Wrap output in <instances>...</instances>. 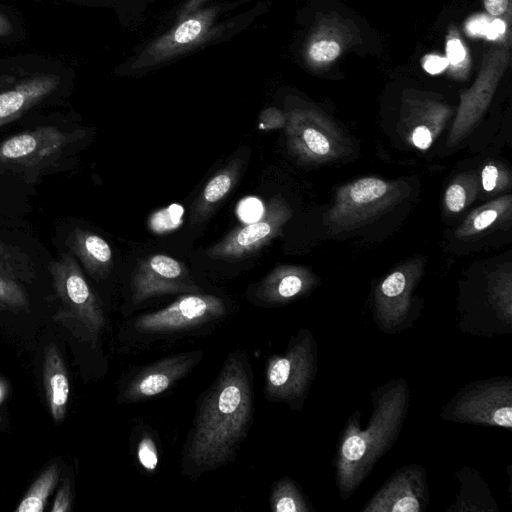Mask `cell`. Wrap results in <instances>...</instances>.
Instances as JSON below:
<instances>
[{
  "label": "cell",
  "instance_id": "1",
  "mask_svg": "<svg viewBox=\"0 0 512 512\" xmlns=\"http://www.w3.org/2000/svg\"><path fill=\"white\" fill-rule=\"evenodd\" d=\"M253 417L251 369L244 352H233L199 401L184 446L183 463L194 475L232 460Z\"/></svg>",
  "mask_w": 512,
  "mask_h": 512
},
{
  "label": "cell",
  "instance_id": "34",
  "mask_svg": "<svg viewBox=\"0 0 512 512\" xmlns=\"http://www.w3.org/2000/svg\"><path fill=\"white\" fill-rule=\"evenodd\" d=\"M448 66L446 57L431 54L425 56L423 60V68L430 74L442 72Z\"/></svg>",
  "mask_w": 512,
  "mask_h": 512
},
{
  "label": "cell",
  "instance_id": "2",
  "mask_svg": "<svg viewBox=\"0 0 512 512\" xmlns=\"http://www.w3.org/2000/svg\"><path fill=\"white\" fill-rule=\"evenodd\" d=\"M371 402L367 426L362 428L361 411L356 410L338 438L333 467L342 500L354 494L400 436L410 405L408 382L403 378L388 380L372 391Z\"/></svg>",
  "mask_w": 512,
  "mask_h": 512
},
{
  "label": "cell",
  "instance_id": "21",
  "mask_svg": "<svg viewBox=\"0 0 512 512\" xmlns=\"http://www.w3.org/2000/svg\"><path fill=\"white\" fill-rule=\"evenodd\" d=\"M241 167V159L235 158L208 181L192 206L193 223L204 221L219 206L236 185Z\"/></svg>",
  "mask_w": 512,
  "mask_h": 512
},
{
  "label": "cell",
  "instance_id": "28",
  "mask_svg": "<svg viewBox=\"0 0 512 512\" xmlns=\"http://www.w3.org/2000/svg\"><path fill=\"white\" fill-rule=\"evenodd\" d=\"M205 24L202 18H189L182 22L171 36V41L177 45H185L196 40L203 32Z\"/></svg>",
  "mask_w": 512,
  "mask_h": 512
},
{
  "label": "cell",
  "instance_id": "15",
  "mask_svg": "<svg viewBox=\"0 0 512 512\" xmlns=\"http://www.w3.org/2000/svg\"><path fill=\"white\" fill-rule=\"evenodd\" d=\"M30 262L0 240V308L25 309L29 300L26 284L32 278Z\"/></svg>",
  "mask_w": 512,
  "mask_h": 512
},
{
  "label": "cell",
  "instance_id": "27",
  "mask_svg": "<svg viewBox=\"0 0 512 512\" xmlns=\"http://www.w3.org/2000/svg\"><path fill=\"white\" fill-rule=\"evenodd\" d=\"M183 208L178 204H172L167 208L161 209L148 220L150 230L157 234L168 233L177 229L182 223Z\"/></svg>",
  "mask_w": 512,
  "mask_h": 512
},
{
  "label": "cell",
  "instance_id": "26",
  "mask_svg": "<svg viewBox=\"0 0 512 512\" xmlns=\"http://www.w3.org/2000/svg\"><path fill=\"white\" fill-rule=\"evenodd\" d=\"M447 61L450 72L455 77H463L470 67V57L457 30H451L446 42Z\"/></svg>",
  "mask_w": 512,
  "mask_h": 512
},
{
  "label": "cell",
  "instance_id": "3",
  "mask_svg": "<svg viewBox=\"0 0 512 512\" xmlns=\"http://www.w3.org/2000/svg\"><path fill=\"white\" fill-rule=\"evenodd\" d=\"M318 344L313 333L301 328L281 355L268 358L264 394L270 401L283 402L301 410L315 380Z\"/></svg>",
  "mask_w": 512,
  "mask_h": 512
},
{
  "label": "cell",
  "instance_id": "29",
  "mask_svg": "<svg viewBox=\"0 0 512 512\" xmlns=\"http://www.w3.org/2000/svg\"><path fill=\"white\" fill-rule=\"evenodd\" d=\"M137 458L140 465L149 472H153L158 465V450L153 438L145 434L137 445Z\"/></svg>",
  "mask_w": 512,
  "mask_h": 512
},
{
  "label": "cell",
  "instance_id": "16",
  "mask_svg": "<svg viewBox=\"0 0 512 512\" xmlns=\"http://www.w3.org/2000/svg\"><path fill=\"white\" fill-rule=\"evenodd\" d=\"M59 83L60 78L57 75H38L0 93V127L17 119L43 100L58 87Z\"/></svg>",
  "mask_w": 512,
  "mask_h": 512
},
{
  "label": "cell",
  "instance_id": "5",
  "mask_svg": "<svg viewBox=\"0 0 512 512\" xmlns=\"http://www.w3.org/2000/svg\"><path fill=\"white\" fill-rule=\"evenodd\" d=\"M226 314L224 301L215 295L187 293L170 305L138 316L131 326L142 339H157L188 332Z\"/></svg>",
  "mask_w": 512,
  "mask_h": 512
},
{
  "label": "cell",
  "instance_id": "12",
  "mask_svg": "<svg viewBox=\"0 0 512 512\" xmlns=\"http://www.w3.org/2000/svg\"><path fill=\"white\" fill-rule=\"evenodd\" d=\"M71 141V136L54 127L42 126L16 134L0 144V165L31 166L57 155Z\"/></svg>",
  "mask_w": 512,
  "mask_h": 512
},
{
  "label": "cell",
  "instance_id": "36",
  "mask_svg": "<svg viewBox=\"0 0 512 512\" xmlns=\"http://www.w3.org/2000/svg\"><path fill=\"white\" fill-rule=\"evenodd\" d=\"M261 119H263L261 123V127L263 128H277L280 127L284 122L282 114L276 109L266 110L262 114Z\"/></svg>",
  "mask_w": 512,
  "mask_h": 512
},
{
  "label": "cell",
  "instance_id": "10",
  "mask_svg": "<svg viewBox=\"0 0 512 512\" xmlns=\"http://www.w3.org/2000/svg\"><path fill=\"white\" fill-rule=\"evenodd\" d=\"M416 274L396 270L375 289L373 319L380 331L396 334L413 326L417 318L412 300Z\"/></svg>",
  "mask_w": 512,
  "mask_h": 512
},
{
  "label": "cell",
  "instance_id": "24",
  "mask_svg": "<svg viewBox=\"0 0 512 512\" xmlns=\"http://www.w3.org/2000/svg\"><path fill=\"white\" fill-rule=\"evenodd\" d=\"M273 512H311L315 509L308 502L297 483L284 477L274 483L270 494Z\"/></svg>",
  "mask_w": 512,
  "mask_h": 512
},
{
  "label": "cell",
  "instance_id": "20",
  "mask_svg": "<svg viewBox=\"0 0 512 512\" xmlns=\"http://www.w3.org/2000/svg\"><path fill=\"white\" fill-rule=\"evenodd\" d=\"M68 245L92 277L102 279L110 273L112 250L102 237L77 228L71 233Z\"/></svg>",
  "mask_w": 512,
  "mask_h": 512
},
{
  "label": "cell",
  "instance_id": "7",
  "mask_svg": "<svg viewBox=\"0 0 512 512\" xmlns=\"http://www.w3.org/2000/svg\"><path fill=\"white\" fill-rule=\"evenodd\" d=\"M291 211L279 197L270 199L264 213L245 226L231 231L225 238L211 246L206 254L213 259L234 260L249 256L278 236Z\"/></svg>",
  "mask_w": 512,
  "mask_h": 512
},
{
  "label": "cell",
  "instance_id": "31",
  "mask_svg": "<svg viewBox=\"0 0 512 512\" xmlns=\"http://www.w3.org/2000/svg\"><path fill=\"white\" fill-rule=\"evenodd\" d=\"M483 5L490 16L510 22L512 0H483Z\"/></svg>",
  "mask_w": 512,
  "mask_h": 512
},
{
  "label": "cell",
  "instance_id": "35",
  "mask_svg": "<svg viewBox=\"0 0 512 512\" xmlns=\"http://www.w3.org/2000/svg\"><path fill=\"white\" fill-rule=\"evenodd\" d=\"M498 211L494 208L485 209L475 216L473 229L481 231L489 227L497 218Z\"/></svg>",
  "mask_w": 512,
  "mask_h": 512
},
{
  "label": "cell",
  "instance_id": "32",
  "mask_svg": "<svg viewBox=\"0 0 512 512\" xmlns=\"http://www.w3.org/2000/svg\"><path fill=\"white\" fill-rule=\"evenodd\" d=\"M71 491L69 483L63 485L57 492L54 504L51 508L52 512H69L71 510Z\"/></svg>",
  "mask_w": 512,
  "mask_h": 512
},
{
  "label": "cell",
  "instance_id": "11",
  "mask_svg": "<svg viewBox=\"0 0 512 512\" xmlns=\"http://www.w3.org/2000/svg\"><path fill=\"white\" fill-rule=\"evenodd\" d=\"M203 353L193 351L169 356L141 369L122 392L123 402H140L169 390L200 361Z\"/></svg>",
  "mask_w": 512,
  "mask_h": 512
},
{
  "label": "cell",
  "instance_id": "14",
  "mask_svg": "<svg viewBox=\"0 0 512 512\" xmlns=\"http://www.w3.org/2000/svg\"><path fill=\"white\" fill-rule=\"evenodd\" d=\"M510 60L509 47H493L486 52L474 84L461 95L459 119H472L486 108Z\"/></svg>",
  "mask_w": 512,
  "mask_h": 512
},
{
  "label": "cell",
  "instance_id": "22",
  "mask_svg": "<svg viewBox=\"0 0 512 512\" xmlns=\"http://www.w3.org/2000/svg\"><path fill=\"white\" fill-rule=\"evenodd\" d=\"M461 487L455 502L447 509L449 512H498L497 503L481 474L469 467L458 470Z\"/></svg>",
  "mask_w": 512,
  "mask_h": 512
},
{
  "label": "cell",
  "instance_id": "17",
  "mask_svg": "<svg viewBox=\"0 0 512 512\" xmlns=\"http://www.w3.org/2000/svg\"><path fill=\"white\" fill-rule=\"evenodd\" d=\"M313 283L312 276L306 270L295 266H279L260 282L255 295L265 304H285L305 294Z\"/></svg>",
  "mask_w": 512,
  "mask_h": 512
},
{
  "label": "cell",
  "instance_id": "8",
  "mask_svg": "<svg viewBox=\"0 0 512 512\" xmlns=\"http://www.w3.org/2000/svg\"><path fill=\"white\" fill-rule=\"evenodd\" d=\"M429 501L426 470L413 463L395 470L360 512H424Z\"/></svg>",
  "mask_w": 512,
  "mask_h": 512
},
{
  "label": "cell",
  "instance_id": "37",
  "mask_svg": "<svg viewBox=\"0 0 512 512\" xmlns=\"http://www.w3.org/2000/svg\"><path fill=\"white\" fill-rule=\"evenodd\" d=\"M498 179V169L494 165H486L482 170V185L486 191H491L496 187Z\"/></svg>",
  "mask_w": 512,
  "mask_h": 512
},
{
  "label": "cell",
  "instance_id": "39",
  "mask_svg": "<svg viewBox=\"0 0 512 512\" xmlns=\"http://www.w3.org/2000/svg\"><path fill=\"white\" fill-rule=\"evenodd\" d=\"M3 393H4L3 389H2V387L0 385V403H1V400H2V397H3Z\"/></svg>",
  "mask_w": 512,
  "mask_h": 512
},
{
  "label": "cell",
  "instance_id": "6",
  "mask_svg": "<svg viewBox=\"0 0 512 512\" xmlns=\"http://www.w3.org/2000/svg\"><path fill=\"white\" fill-rule=\"evenodd\" d=\"M50 271L65 312L90 334L97 335L106 324L104 311L74 257L62 254L52 262Z\"/></svg>",
  "mask_w": 512,
  "mask_h": 512
},
{
  "label": "cell",
  "instance_id": "38",
  "mask_svg": "<svg viewBox=\"0 0 512 512\" xmlns=\"http://www.w3.org/2000/svg\"><path fill=\"white\" fill-rule=\"evenodd\" d=\"M12 32V25L8 18L0 13V36H6Z\"/></svg>",
  "mask_w": 512,
  "mask_h": 512
},
{
  "label": "cell",
  "instance_id": "9",
  "mask_svg": "<svg viewBox=\"0 0 512 512\" xmlns=\"http://www.w3.org/2000/svg\"><path fill=\"white\" fill-rule=\"evenodd\" d=\"M199 291L184 264L164 254L140 260L131 277V298L135 304L159 295Z\"/></svg>",
  "mask_w": 512,
  "mask_h": 512
},
{
  "label": "cell",
  "instance_id": "23",
  "mask_svg": "<svg viewBox=\"0 0 512 512\" xmlns=\"http://www.w3.org/2000/svg\"><path fill=\"white\" fill-rule=\"evenodd\" d=\"M389 190V185L381 179L362 178L344 189L338 199L337 212L342 216L374 210L384 203Z\"/></svg>",
  "mask_w": 512,
  "mask_h": 512
},
{
  "label": "cell",
  "instance_id": "4",
  "mask_svg": "<svg viewBox=\"0 0 512 512\" xmlns=\"http://www.w3.org/2000/svg\"><path fill=\"white\" fill-rule=\"evenodd\" d=\"M443 420L512 428V377L494 376L469 382L443 405Z\"/></svg>",
  "mask_w": 512,
  "mask_h": 512
},
{
  "label": "cell",
  "instance_id": "30",
  "mask_svg": "<svg viewBox=\"0 0 512 512\" xmlns=\"http://www.w3.org/2000/svg\"><path fill=\"white\" fill-rule=\"evenodd\" d=\"M445 203L451 212H460L466 204V192L462 185L451 184L445 193Z\"/></svg>",
  "mask_w": 512,
  "mask_h": 512
},
{
  "label": "cell",
  "instance_id": "25",
  "mask_svg": "<svg viewBox=\"0 0 512 512\" xmlns=\"http://www.w3.org/2000/svg\"><path fill=\"white\" fill-rule=\"evenodd\" d=\"M60 475L57 463L50 465L33 483L19 506L17 512H42L54 490Z\"/></svg>",
  "mask_w": 512,
  "mask_h": 512
},
{
  "label": "cell",
  "instance_id": "18",
  "mask_svg": "<svg viewBox=\"0 0 512 512\" xmlns=\"http://www.w3.org/2000/svg\"><path fill=\"white\" fill-rule=\"evenodd\" d=\"M318 117L310 111H295L287 122V137L290 148L307 158L322 157L330 152L331 145L321 131Z\"/></svg>",
  "mask_w": 512,
  "mask_h": 512
},
{
  "label": "cell",
  "instance_id": "19",
  "mask_svg": "<svg viewBox=\"0 0 512 512\" xmlns=\"http://www.w3.org/2000/svg\"><path fill=\"white\" fill-rule=\"evenodd\" d=\"M43 375L50 413L55 422H61L67 411L69 380L63 357L55 345L45 349Z\"/></svg>",
  "mask_w": 512,
  "mask_h": 512
},
{
  "label": "cell",
  "instance_id": "13",
  "mask_svg": "<svg viewBox=\"0 0 512 512\" xmlns=\"http://www.w3.org/2000/svg\"><path fill=\"white\" fill-rule=\"evenodd\" d=\"M357 40L355 25L337 13H330L320 20L306 43V63L313 69L326 68Z\"/></svg>",
  "mask_w": 512,
  "mask_h": 512
},
{
  "label": "cell",
  "instance_id": "33",
  "mask_svg": "<svg viewBox=\"0 0 512 512\" xmlns=\"http://www.w3.org/2000/svg\"><path fill=\"white\" fill-rule=\"evenodd\" d=\"M412 141L417 148L426 150L432 143V134L430 129L425 125L417 126L413 131Z\"/></svg>",
  "mask_w": 512,
  "mask_h": 512
}]
</instances>
